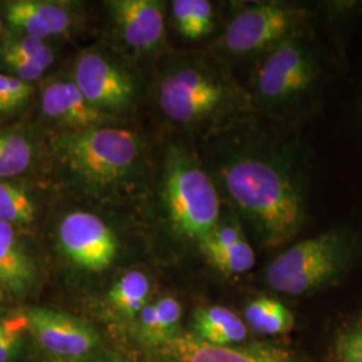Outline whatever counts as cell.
Listing matches in <instances>:
<instances>
[{
	"mask_svg": "<svg viewBox=\"0 0 362 362\" xmlns=\"http://www.w3.org/2000/svg\"><path fill=\"white\" fill-rule=\"evenodd\" d=\"M209 263L218 270L227 274H242L255 264V254L246 239H242L233 247L207 257Z\"/></svg>",
	"mask_w": 362,
	"mask_h": 362,
	"instance_id": "cell-22",
	"label": "cell"
},
{
	"mask_svg": "<svg viewBox=\"0 0 362 362\" xmlns=\"http://www.w3.org/2000/svg\"><path fill=\"white\" fill-rule=\"evenodd\" d=\"M43 113L79 130L97 128L104 115L91 106L74 81H54L42 93Z\"/></svg>",
	"mask_w": 362,
	"mask_h": 362,
	"instance_id": "cell-14",
	"label": "cell"
},
{
	"mask_svg": "<svg viewBox=\"0 0 362 362\" xmlns=\"http://www.w3.org/2000/svg\"><path fill=\"white\" fill-rule=\"evenodd\" d=\"M299 13L281 3H260L238 13L226 30L224 46L233 54H251L276 47L298 25Z\"/></svg>",
	"mask_w": 362,
	"mask_h": 362,
	"instance_id": "cell-7",
	"label": "cell"
},
{
	"mask_svg": "<svg viewBox=\"0 0 362 362\" xmlns=\"http://www.w3.org/2000/svg\"><path fill=\"white\" fill-rule=\"evenodd\" d=\"M52 362H76L71 361V360H67V358H58V360H55V361Z\"/></svg>",
	"mask_w": 362,
	"mask_h": 362,
	"instance_id": "cell-30",
	"label": "cell"
},
{
	"mask_svg": "<svg viewBox=\"0 0 362 362\" xmlns=\"http://www.w3.org/2000/svg\"><path fill=\"white\" fill-rule=\"evenodd\" d=\"M156 313L164 342L176 336L177 325L180 322L181 305L172 297L161 298L155 303ZM163 342V344H164Z\"/></svg>",
	"mask_w": 362,
	"mask_h": 362,
	"instance_id": "cell-27",
	"label": "cell"
},
{
	"mask_svg": "<svg viewBox=\"0 0 362 362\" xmlns=\"http://www.w3.org/2000/svg\"><path fill=\"white\" fill-rule=\"evenodd\" d=\"M1 28H3V22H1V15H0V31H1Z\"/></svg>",
	"mask_w": 362,
	"mask_h": 362,
	"instance_id": "cell-31",
	"label": "cell"
},
{
	"mask_svg": "<svg viewBox=\"0 0 362 362\" xmlns=\"http://www.w3.org/2000/svg\"><path fill=\"white\" fill-rule=\"evenodd\" d=\"M10 25L25 37L42 39L61 35L70 27L71 16L64 6L40 0H16L7 4Z\"/></svg>",
	"mask_w": 362,
	"mask_h": 362,
	"instance_id": "cell-13",
	"label": "cell"
},
{
	"mask_svg": "<svg viewBox=\"0 0 362 362\" xmlns=\"http://www.w3.org/2000/svg\"><path fill=\"white\" fill-rule=\"evenodd\" d=\"M33 148L23 136L0 133V177L23 173L31 164Z\"/></svg>",
	"mask_w": 362,
	"mask_h": 362,
	"instance_id": "cell-19",
	"label": "cell"
},
{
	"mask_svg": "<svg viewBox=\"0 0 362 362\" xmlns=\"http://www.w3.org/2000/svg\"><path fill=\"white\" fill-rule=\"evenodd\" d=\"M161 349L170 362H302L293 351L270 344L215 346L194 334H176Z\"/></svg>",
	"mask_w": 362,
	"mask_h": 362,
	"instance_id": "cell-11",
	"label": "cell"
},
{
	"mask_svg": "<svg viewBox=\"0 0 362 362\" xmlns=\"http://www.w3.org/2000/svg\"><path fill=\"white\" fill-rule=\"evenodd\" d=\"M242 239H245V236L240 231L239 226L231 224V223L220 226L218 223L214 231L209 233L204 240L200 242V248L206 257H209L212 254H216L233 247Z\"/></svg>",
	"mask_w": 362,
	"mask_h": 362,
	"instance_id": "cell-26",
	"label": "cell"
},
{
	"mask_svg": "<svg viewBox=\"0 0 362 362\" xmlns=\"http://www.w3.org/2000/svg\"><path fill=\"white\" fill-rule=\"evenodd\" d=\"M149 279L140 272H127L109 291V299L118 310L129 317L140 314L149 296Z\"/></svg>",
	"mask_w": 362,
	"mask_h": 362,
	"instance_id": "cell-18",
	"label": "cell"
},
{
	"mask_svg": "<svg viewBox=\"0 0 362 362\" xmlns=\"http://www.w3.org/2000/svg\"><path fill=\"white\" fill-rule=\"evenodd\" d=\"M35 218V206L25 189L0 181V221L8 224H30Z\"/></svg>",
	"mask_w": 362,
	"mask_h": 362,
	"instance_id": "cell-20",
	"label": "cell"
},
{
	"mask_svg": "<svg viewBox=\"0 0 362 362\" xmlns=\"http://www.w3.org/2000/svg\"><path fill=\"white\" fill-rule=\"evenodd\" d=\"M28 330L39 345L61 358L86 356L98 344L90 326L62 311L35 308L26 313Z\"/></svg>",
	"mask_w": 362,
	"mask_h": 362,
	"instance_id": "cell-10",
	"label": "cell"
},
{
	"mask_svg": "<svg viewBox=\"0 0 362 362\" xmlns=\"http://www.w3.org/2000/svg\"><path fill=\"white\" fill-rule=\"evenodd\" d=\"M223 180L233 203L269 243L288 240L300 228L303 192L284 161L260 153L239 156L226 165Z\"/></svg>",
	"mask_w": 362,
	"mask_h": 362,
	"instance_id": "cell-1",
	"label": "cell"
},
{
	"mask_svg": "<svg viewBox=\"0 0 362 362\" xmlns=\"http://www.w3.org/2000/svg\"><path fill=\"white\" fill-rule=\"evenodd\" d=\"M337 353L341 362H362V330L339 338Z\"/></svg>",
	"mask_w": 362,
	"mask_h": 362,
	"instance_id": "cell-28",
	"label": "cell"
},
{
	"mask_svg": "<svg viewBox=\"0 0 362 362\" xmlns=\"http://www.w3.org/2000/svg\"><path fill=\"white\" fill-rule=\"evenodd\" d=\"M107 7L122 39L133 49L151 50L164 34L163 4L155 0H113Z\"/></svg>",
	"mask_w": 362,
	"mask_h": 362,
	"instance_id": "cell-12",
	"label": "cell"
},
{
	"mask_svg": "<svg viewBox=\"0 0 362 362\" xmlns=\"http://www.w3.org/2000/svg\"><path fill=\"white\" fill-rule=\"evenodd\" d=\"M230 98L223 79L199 65L179 66L160 82L158 104L165 116L182 125L216 116Z\"/></svg>",
	"mask_w": 362,
	"mask_h": 362,
	"instance_id": "cell-5",
	"label": "cell"
},
{
	"mask_svg": "<svg viewBox=\"0 0 362 362\" xmlns=\"http://www.w3.org/2000/svg\"><path fill=\"white\" fill-rule=\"evenodd\" d=\"M165 199L175 228L187 238L202 242L219 223L215 185L187 156H173L169 163Z\"/></svg>",
	"mask_w": 362,
	"mask_h": 362,
	"instance_id": "cell-4",
	"label": "cell"
},
{
	"mask_svg": "<svg viewBox=\"0 0 362 362\" xmlns=\"http://www.w3.org/2000/svg\"><path fill=\"white\" fill-rule=\"evenodd\" d=\"M34 264L19 243L13 226L0 221V285L21 294L33 285Z\"/></svg>",
	"mask_w": 362,
	"mask_h": 362,
	"instance_id": "cell-15",
	"label": "cell"
},
{
	"mask_svg": "<svg viewBox=\"0 0 362 362\" xmlns=\"http://www.w3.org/2000/svg\"><path fill=\"white\" fill-rule=\"evenodd\" d=\"M74 83L98 112L127 109L134 95L129 76L98 52H83L74 69Z\"/></svg>",
	"mask_w": 362,
	"mask_h": 362,
	"instance_id": "cell-9",
	"label": "cell"
},
{
	"mask_svg": "<svg viewBox=\"0 0 362 362\" xmlns=\"http://www.w3.org/2000/svg\"><path fill=\"white\" fill-rule=\"evenodd\" d=\"M28 330L26 314L0 317V362H8Z\"/></svg>",
	"mask_w": 362,
	"mask_h": 362,
	"instance_id": "cell-23",
	"label": "cell"
},
{
	"mask_svg": "<svg viewBox=\"0 0 362 362\" xmlns=\"http://www.w3.org/2000/svg\"><path fill=\"white\" fill-rule=\"evenodd\" d=\"M59 144L70 168L94 184H109L124 177L140 153L137 136L117 128L78 130Z\"/></svg>",
	"mask_w": 362,
	"mask_h": 362,
	"instance_id": "cell-3",
	"label": "cell"
},
{
	"mask_svg": "<svg viewBox=\"0 0 362 362\" xmlns=\"http://www.w3.org/2000/svg\"><path fill=\"white\" fill-rule=\"evenodd\" d=\"M214 27V8L207 0H191L189 19L184 37L199 39L212 30Z\"/></svg>",
	"mask_w": 362,
	"mask_h": 362,
	"instance_id": "cell-25",
	"label": "cell"
},
{
	"mask_svg": "<svg viewBox=\"0 0 362 362\" xmlns=\"http://www.w3.org/2000/svg\"><path fill=\"white\" fill-rule=\"evenodd\" d=\"M0 296H1V291H0Z\"/></svg>",
	"mask_w": 362,
	"mask_h": 362,
	"instance_id": "cell-32",
	"label": "cell"
},
{
	"mask_svg": "<svg viewBox=\"0 0 362 362\" xmlns=\"http://www.w3.org/2000/svg\"><path fill=\"white\" fill-rule=\"evenodd\" d=\"M59 242L66 255L90 272H103L117 255L116 235L104 220L89 212H73L59 226Z\"/></svg>",
	"mask_w": 362,
	"mask_h": 362,
	"instance_id": "cell-8",
	"label": "cell"
},
{
	"mask_svg": "<svg viewBox=\"0 0 362 362\" xmlns=\"http://www.w3.org/2000/svg\"><path fill=\"white\" fill-rule=\"evenodd\" d=\"M31 83L19 78L0 74V112H11L33 94Z\"/></svg>",
	"mask_w": 362,
	"mask_h": 362,
	"instance_id": "cell-24",
	"label": "cell"
},
{
	"mask_svg": "<svg viewBox=\"0 0 362 362\" xmlns=\"http://www.w3.org/2000/svg\"><path fill=\"white\" fill-rule=\"evenodd\" d=\"M194 336L215 346L236 345L246 339L247 325L233 311L208 306L194 313Z\"/></svg>",
	"mask_w": 362,
	"mask_h": 362,
	"instance_id": "cell-16",
	"label": "cell"
},
{
	"mask_svg": "<svg viewBox=\"0 0 362 362\" xmlns=\"http://www.w3.org/2000/svg\"><path fill=\"white\" fill-rule=\"evenodd\" d=\"M246 325L259 334H285L290 332L296 318L291 310L278 299L262 297L254 299L245 311Z\"/></svg>",
	"mask_w": 362,
	"mask_h": 362,
	"instance_id": "cell-17",
	"label": "cell"
},
{
	"mask_svg": "<svg viewBox=\"0 0 362 362\" xmlns=\"http://www.w3.org/2000/svg\"><path fill=\"white\" fill-rule=\"evenodd\" d=\"M1 58H13L19 59L31 65L38 66L45 71L52 66L54 62V54L49 45H46L42 39L25 38L16 39L8 43L4 50Z\"/></svg>",
	"mask_w": 362,
	"mask_h": 362,
	"instance_id": "cell-21",
	"label": "cell"
},
{
	"mask_svg": "<svg viewBox=\"0 0 362 362\" xmlns=\"http://www.w3.org/2000/svg\"><path fill=\"white\" fill-rule=\"evenodd\" d=\"M139 321H140V329L146 339L160 345L164 342L155 305H145L143 310L139 314Z\"/></svg>",
	"mask_w": 362,
	"mask_h": 362,
	"instance_id": "cell-29",
	"label": "cell"
},
{
	"mask_svg": "<svg viewBox=\"0 0 362 362\" xmlns=\"http://www.w3.org/2000/svg\"><path fill=\"white\" fill-rule=\"evenodd\" d=\"M318 77L320 62L314 52L297 39H287L259 67L257 90L263 103L282 107L303 98Z\"/></svg>",
	"mask_w": 362,
	"mask_h": 362,
	"instance_id": "cell-6",
	"label": "cell"
},
{
	"mask_svg": "<svg viewBox=\"0 0 362 362\" xmlns=\"http://www.w3.org/2000/svg\"><path fill=\"white\" fill-rule=\"evenodd\" d=\"M354 240L345 231H329L300 240L272 260L266 272L272 290L303 296L330 284L346 270Z\"/></svg>",
	"mask_w": 362,
	"mask_h": 362,
	"instance_id": "cell-2",
	"label": "cell"
}]
</instances>
